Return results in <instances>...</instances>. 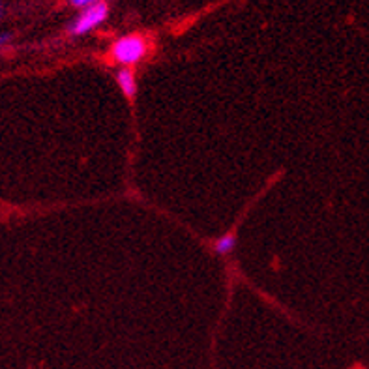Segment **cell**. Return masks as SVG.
<instances>
[{
    "mask_svg": "<svg viewBox=\"0 0 369 369\" xmlns=\"http://www.w3.org/2000/svg\"><path fill=\"white\" fill-rule=\"evenodd\" d=\"M147 55V41L139 34H130L118 38L111 47L113 61L124 68L135 66Z\"/></svg>",
    "mask_w": 369,
    "mask_h": 369,
    "instance_id": "cell-1",
    "label": "cell"
},
{
    "mask_svg": "<svg viewBox=\"0 0 369 369\" xmlns=\"http://www.w3.org/2000/svg\"><path fill=\"white\" fill-rule=\"evenodd\" d=\"M109 16V8H107L105 2H98V4H92L88 8L77 16V19L70 25V34L71 36H85L90 31L98 28V26L103 23Z\"/></svg>",
    "mask_w": 369,
    "mask_h": 369,
    "instance_id": "cell-2",
    "label": "cell"
},
{
    "mask_svg": "<svg viewBox=\"0 0 369 369\" xmlns=\"http://www.w3.org/2000/svg\"><path fill=\"white\" fill-rule=\"evenodd\" d=\"M117 85L128 100H133V98L137 96V79L135 73H133L130 68H122V70H118Z\"/></svg>",
    "mask_w": 369,
    "mask_h": 369,
    "instance_id": "cell-3",
    "label": "cell"
},
{
    "mask_svg": "<svg viewBox=\"0 0 369 369\" xmlns=\"http://www.w3.org/2000/svg\"><path fill=\"white\" fill-rule=\"evenodd\" d=\"M214 251L218 255H231V253L237 249V234L234 233H225L214 242Z\"/></svg>",
    "mask_w": 369,
    "mask_h": 369,
    "instance_id": "cell-4",
    "label": "cell"
},
{
    "mask_svg": "<svg viewBox=\"0 0 369 369\" xmlns=\"http://www.w3.org/2000/svg\"><path fill=\"white\" fill-rule=\"evenodd\" d=\"M71 6H76V8H88V6L92 4H98V2H101V0H70Z\"/></svg>",
    "mask_w": 369,
    "mask_h": 369,
    "instance_id": "cell-5",
    "label": "cell"
},
{
    "mask_svg": "<svg viewBox=\"0 0 369 369\" xmlns=\"http://www.w3.org/2000/svg\"><path fill=\"white\" fill-rule=\"evenodd\" d=\"M11 41V34L10 32H0V47L8 46Z\"/></svg>",
    "mask_w": 369,
    "mask_h": 369,
    "instance_id": "cell-6",
    "label": "cell"
},
{
    "mask_svg": "<svg viewBox=\"0 0 369 369\" xmlns=\"http://www.w3.org/2000/svg\"><path fill=\"white\" fill-rule=\"evenodd\" d=\"M0 16H2V8H0Z\"/></svg>",
    "mask_w": 369,
    "mask_h": 369,
    "instance_id": "cell-7",
    "label": "cell"
}]
</instances>
